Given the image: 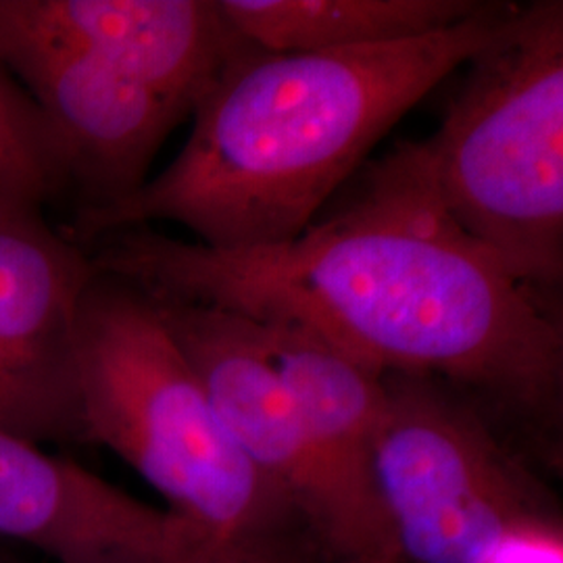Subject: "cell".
I'll return each mask as SVG.
<instances>
[{
    "label": "cell",
    "mask_w": 563,
    "mask_h": 563,
    "mask_svg": "<svg viewBox=\"0 0 563 563\" xmlns=\"http://www.w3.org/2000/svg\"><path fill=\"white\" fill-rule=\"evenodd\" d=\"M88 255L146 292L297 328L378 374L439 378L523 457L562 463V305L446 213L422 142L365 163L295 241L218 251L132 228Z\"/></svg>",
    "instance_id": "obj_1"
},
{
    "label": "cell",
    "mask_w": 563,
    "mask_h": 563,
    "mask_svg": "<svg viewBox=\"0 0 563 563\" xmlns=\"http://www.w3.org/2000/svg\"><path fill=\"white\" fill-rule=\"evenodd\" d=\"M518 2L413 41L322 53L246 44L195 102L178 157L134 195L76 216L86 251L151 222L188 228L202 246L244 251L295 241L393 125L495 41Z\"/></svg>",
    "instance_id": "obj_2"
},
{
    "label": "cell",
    "mask_w": 563,
    "mask_h": 563,
    "mask_svg": "<svg viewBox=\"0 0 563 563\" xmlns=\"http://www.w3.org/2000/svg\"><path fill=\"white\" fill-rule=\"evenodd\" d=\"M84 444L165 497L207 563H336L223 426L151 297L97 272L78 323Z\"/></svg>",
    "instance_id": "obj_3"
},
{
    "label": "cell",
    "mask_w": 563,
    "mask_h": 563,
    "mask_svg": "<svg viewBox=\"0 0 563 563\" xmlns=\"http://www.w3.org/2000/svg\"><path fill=\"white\" fill-rule=\"evenodd\" d=\"M422 141L446 213L514 280L562 305L563 2L520 4Z\"/></svg>",
    "instance_id": "obj_4"
},
{
    "label": "cell",
    "mask_w": 563,
    "mask_h": 563,
    "mask_svg": "<svg viewBox=\"0 0 563 563\" xmlns=\"http://www.w3.org/2000/svg\"><path fill=\"white\" fill-rule=\"evenodd\" d=\"M383 376L376 484L405 563H481L516 530L562 523L555 495L457 390L422 374Z\"/></svg>",
    "instance_id": "obj_5"
},
{
    "label": "cell",
    "mask_w": 563,
    "mask_h": 563,
    "mask_svg": "<svg viewBox=\"0 0 563 563\" xmlns=\"http://www.w3.org/2000/svg\"><path fill=\"white\" fill-rule=\"evenodd\" d=\"M146 295L232 439L297 509L328 555L336 563L378 560L246 320L218 307Z\"/></svg>",
    "instance_id": "obj_6"
},
{
    "label": "cell",
    "mask_w": 563,
    "mask_h": 563,
    "mask_svg": "<svg viewBox=\"0 0 563 563\" xmlns=\"http://www.w3.org/2000/svg\"><path fill=\"white\" fill-rule=\"evenodd\" d=\"M97 269L41 207L0 202V428L84 444L78 323Z\"/></svg>",
    "instance_id": "obj_7"
},
{
    "label": "cell",
    "mask_w": 563,
    "mask_h": 563,
    "mask_svg": "<svg viewBox=\"0 0 563 563\" xmlns=\"http://www.w3.org/2000/svg\"><path fill=\"white\" fill-rule=\"evenodd\" d=\"M0 60L36 104L76 216L134 195L186 113L163 95L69 42L0 11Z\"/></svg>",
    "instance_id": "obj_8"
},
{
    "label": "cell",
    "mask_w": 563,
    "mask_h": 563,
    "mask_svg": "<svg viewBox=\"0 0 563 563\" xmlns=\"http://www.w3.org/2000/svg\"><path fill=\"white\" fill-rule=\"evenodd\" d=\"M0 539L59 563H207L199 537L172 511L2 428Z\"/></svg>",
    "instance_id": "obj_9"
},
{
    "label": "cell",
    "mask_w": 563,
    "mask_h": 563,
    "mask_svg": "<svg viewBox=\"0 0 563 563\" xmlns=\"http://www.w3.org/2000/svg\"><path fill=\"white\" fill-rule=\"evenodd\" d=\"M0 11L146 84L186 115L249 44L218 0H0Z\"/></svg>",
    "instance_id": "obj_10"
},
{
    "label": "cell",
    "mask_w": 563,
    "mask_h": 563,
    "mask_svg": "<svg viewBox=\"0 0 563 563\" xmlns=\"http://www.w3.org/2000/svg\"><path fill=\"white\" fill-rule=\"evenodd\" d=\"M244 320L297 402L372 551L378 558L401 553L376 484V451L388 411L383 374L297 328Z\"/></svg>",
    "instance_id": "obj_11"
},
{
    "label": "cell",
    "mask_w": 563,
    "mask_h": 563,
    "mask_svg": "<svg viewBox=\"0 0 563 563\" xmlns=\"http://www.w3.org/2000/svg\"><path fill=\"white\" fill-rule=\"evenodd\" d=\"M242 38L267 53H322L413 41L453 27L483 0H218Z\"/></svg>",
    "instance_id": "obj_12"
},
{
    "label": "cell",
    "mask_w": 563,
    "mask_h": 563,
    "mask_svg": "<svg viewBox=\"0 0 563 563\" xmlns=\"http://www.w3.org/2000/svg\"><path fill=\"white\" fill-rule=\"evenodd\" d=\"M65 192L51 134L0 60V202L42 207Z\"/></svg>",
    "instance_id": "obj_13"
},
{
    "label": "cell",
    "mask_w": 563,
    "mask_h": 563,
    "mask_svg": "<svg viewBox=\"0 0 563 563\" xmlns=\"http://www.w3.org/2000/svg\"><path fill=\"white\" fill-rule=\"evenodd\" d=\"M481 563H563L562 523H537L507 534Z\"/></svg>",
    "instance_id": "obj_14"
},
{
    "label": "cell",
    "mask_w": 563,
    "mask_h": 563,
    "mask_svg": "<svg viewBox=\"0 0 563 563\" xmlns=\"http://www.w3.org/2000/svg\"><path fill=\"white\" fill-rule=\"evenodd\" d=\"M369 563H405V560H402L401 553H386L383 558Z\"/></svg>",
    "instance_id": "obj_15"
},
{
    "label": "cell",
    "mask_w": 563,
    "mask_h": 563,
    "mask_svg": "<svg viewBox=\"0 0 563 563\" xmlns=\"http://www.w3.org/2000/svg\"><path fill=\"white\" fill-rule=\"evenodd\" d=\"M0 563H18V562H15V560H11V558H9V553H4V551H2V549H0Z\"/></svg>",
    "instance_id": "obj_16"
}]
</instances>
